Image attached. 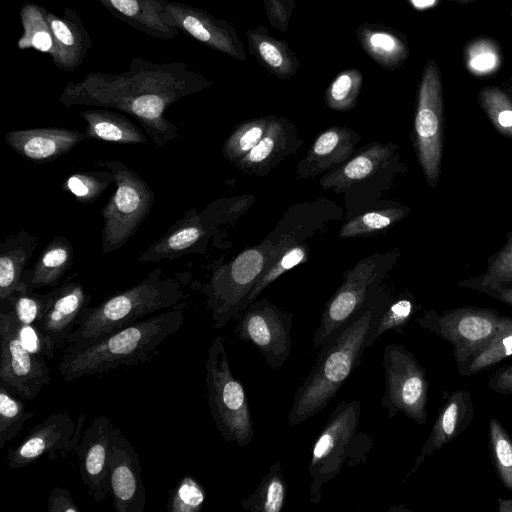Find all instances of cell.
Returning <instances> with one entry per match:
<instances>
[{"instance_id": "obj_11", "label": "cell", "mask_w": 512, "mask_h": 512, "mask_svg": "<svg viewBox=\"0 0 512 512\" xmlns=\"http://www.w3.org/2000/svg\"><path fill=\"white\" fill-rule=\"evenodd\" d=\"M501 318L495 309L466 306L441 314L427 310L416 321L423 329L452 345L456 367L460 370L490 343Z\"/></svg>"}, {"instance_id": "obj_1", "label": "cell", "mask_w": 512, "mask_h": 512, "mask_svg": "<svg viewBox=\"0 0 512 512\" xmlns=\"http://www.w3.org/2000/svg\"><path fill=\"white\" fill-rule=\"evenodd\" d=\"M213 84L184 62L156 63L135 56L128 70L91 72L69 81L58 98L64 107L113 108L134 117L157 146L179 136L177 125L165 116L170 106Z\"/></svg>"}, {"instance_id": "obj_50", "label": "cell", "mask_w": 512, "mask_h": 512, "mask_svg": "<svg viewBox=\"0 0 512 512\" xmlns=\"http://www.w3.org/2000/svg\"><path fill=\"white\" fill-rule=\"evenodd\" d=\"M49 512H79L70 491L65 487H55L48 496Z\"/></svg>"}, {"instance_id": "obj_12", "label": "cell", "mask_w": 512, "mask_h": 512, "mask_svg": "<svg viewBox=\"0 0 512 512\" xmlns=\"http://www.w3.org/2000/svg\"><path fill=\"white\" fill-rule=\"evenodd\" d=\"M43 353L21 341L19 324L7 310L0 312V384L23 400H33L51 382Z\"/></svg>"}, {"instance_id": "obj_51", "label": "cell", "mask_w": 512, "mask_h": 512, "mask_svg": "<svg viewBox=\"0 0 512 512\" xmlns=\"http://www.w3.org/2000/svg\"><path fill=\"white\" fill-rule=\"evenodd\" d=\"M487 385L495 393L502 395L512 394V363L495 369Z\"/></svg>"}, {"instance_id": "obj_43", "label": "cell", "mask_w": 512, "mask_h": 512, "mask_svg": "<svg viewBox=\"0 0 512 512\" xmlns=\"http://www.w3.org/2000/svg\"><path fill=\"white\" fill-rule=\"evenodd\" d=\"M307 256L308 250L305 245L283 246L255 284L244 304V310L256 300L268 285L286 271L305 262Z\"/></svg>"}, {"instance_id": "obj_45", "label": "cell", "mask_w": 512, "mask_h": 512, "mask_svg": "<svg viewBox=\"0 0 512 512\" xmlns=\"http://www.w3.org/2000/svg\"><path fill=\"white\" fill-rule=\"evenodd\" d=\"M46 301L47 293H37L21 283V287L8 299L1 301V305L7 306V311L14 316L20 326L35 327L42 316Z\"/></svg>"}, {"instance_id": "obj_27", "label": "cell", "mask_w": 512, "mask_h": 512, "mask_svg": "<svg viewBox=\"0 0 512 512\" xmlns=\"http://www.w3.org/2000/svg\"><path fill=\"white\" fill-rule=\"evenodd\" d=\"M74 249L63 235L55 236L42 250L29 270H24L21 283L35 290L56 287L73 265Z\"/></svg>"}, {"instance_id": "obj_26", "label": "cell", "mask_w": 512, "mask_h": 512, "mask_svg": "<svg viewBox=\"0 0 512 512\" xmlns=\"http://www.w3.org/2000/svg\"><path fill=\"white\" fill-rule=\"evenodd\" d=\"M114 17L151 37L171 40L179 30L162 18L160 0H97Z\"/></svg>"}, {"instance_id": "obj_40", "label": "cell", "mask_w": 512, "mask_h": 512, "mask_svg": "<svg viewBox=\"0 0 512 512\" xmlns=\"http://www.w3.org/2000/svg\"><path fill=\"white\" fill-rule=\"evenodd\" d=\"M417 309L415 298L409 293H405L394 301L386 303L376 325L371 327L366 341L367 348L371 347L375 340L386 331L394 330L404 335V328Z\"/></svg>"}, {"instance_id": "obj_39", "label": "cell", "mask_w": 512, "mask_h": 512, "mask_svg": "<svg viewBox=\"0 0 512 512\" xmlns=\"http://www.w3.org/2000/svg\"><path fill=\"white\" fill-rule=\"evenodd\" d=\"M488 441L494 470L508 491H512V438L496 418L489 419Z\"/></svg>"}, {"instance_id": "obj_8", "label": "cell", "mask_w": 512, "mask_h": 512, "mask_svg": "<svg viewBox=\"0 0 512 512\" xmlns=\"http://www.w3.org/2000/svg\"><path fill=\"white\" fill-rule=\"evenodd\" d=\"M96 165L111 171L116 185L101 209V250L110 254L123 247L137 232L153 207L155 193L142 177L121 161H97Z\"/></svg>"}, {"instance_id": "obj_46", "label": "cell", "mask_w": 512, "mask_h": 512, "mask_svg": "<svg viewBox=\"0 0 512 512\" xmlns=\"http://www.w3.org/2000/svg\"><path fill=\"white\" fill-rule=\"evenodd\" d=\"M480 103L495 129L512 138V100L498 88H485L479 94Z\"/></svg>"}, {"instance_id": "obj_31", "label": "cell", "mask_w": 512, "mask_h": 512, "mask_svg": "<svg viewBox=\"0 0 512 512\" xmlns=\"http://www.w3.org/2000/svg\"><path fill=\"white\" fill-rule=\"evenodd\" d=\"M87 126L86 139L117 143L144 144L147 137L126 116L108 109H87L80 112Z\"/></svg>"}, {"instance_id": "obj_37", "label": "cell", "mask_w": 512, "mask_h": 512, "mask_svg": "<svg viewBox=\"0 0 512 512\" xmlns=\"http://www.w3.org/2000/svg\"><path fill=\"white\" fill-rule=\"evenodd\" d=\"M408 213L406 207H389L361 214L343 225L340 238L366 237L392 227Z\"/></svg>"}, {"instance_id": "obj_49", "label": "cell", "mask_w": 512, "mask_h": 512, "mask_svg": "<svg viewBox=\"0 0 512 512\" xmlns=\"http://www.w3.org/2000/svg\"><path fill=\"white\" fill-rule=\"evenodd\" d=\"M264 4L270 25L281 32H286L296 7L294 0H264Z\"/></svg>"}, {"instance_id": "obj_38", "label": "cell", "mask_w": 512, "mask_h": 512, "mask_svg": "<svg viewBox=\"0 0 512 512\" xmlns=\"http://www.w3.org/2000/svg\"><path fill=\"white\" fill-rule=\"evenodd\" d=\"M271 118L272 116H264L240 123L223 145L224 157L234 164L242 159L261 140Z\"/></svg>"}, {"instance_id": "obj_6", "label": "cell", "mask_w": 512, "mask_h": 512, "mask_svg": "<svg viewBox=\"0 0 512 512\" xmlns=\"http://www.w3.org/2000/svg\"><path fill=\"white\" fill-rule=\"evenodd\" d=\"M205 382L211 417L226 442L239 447L254 438L252 414L242 383L232 374L224 338L216 337L207 350Z\"/></svg>"}, {"instance_id": "obj_7", "label": "cell", "mask_w": 512, "mask_h": 512, "mask_svg": "<svg viewBox=\"0 0 512 512\" xmlns=\"http://www.w3.org/2000/svg\"><path fill=\"white\" fill-rule=\"evenodd\" d=\"M283 246L263 242L246 249L231 262L215 268L209 282L201 285L216 330L244 310L255 284Z\"/></svg>"}, {"instance_id": "obj_18", "label": "cell", "mask_w": 512, "mask_h": 512, "mask_svg": "<svg viewBox=\"0 0 512 512\" xmlns=\"http://www.w3.org/2000/svg\"><path fill=\"white\" fill-rule=\"evenodd\" d=\"M109 496L117 512H143L146 491L139 455L115 426L108 459Z\"/></svg>"}, {"instance_id": "obj_21", "label": "cell", "mask_w": 512, "mask_h": 512, "mask_svg": "<svg viewBox=\"0 0 512 512\" xmlns=\"http://www.w3.org/2000/svg\"><path fill=\"white\" fill-rule=\"evenodd\" d=\"M86 139L85 133L62 127L12 130L5 142L21 157L36 163L52 162Z\"/></svg>"}, {"instance_id": "obj_19", "label": "cell", "mask_w": 512, "mask_h": 512, "mask_svg": "<svg viewBox=\"0 0 512 512\" xmlns=\"http://www.w3.org/2000/svg\"><path fill=\"white\" fill-rule=\"evenodd\" d=\"M115 426L107 416H95L83 429L75 450L81 480L96 503L109 496L108 459Z\"/></svg>"}, {"instance_id": "obj_17", "label": "cell", "mask_w": 512, "mask_h": 512, "mask_svg": "<svg viewBox=\"0 0 512 512\" xmlns=\"http://www.w3.org/2000/svg\"><path fill=\"white\" fill-rule=\"evenodd\" d=\"M162 18L170 26L209 48L238 60H245L242 42L233 25L217 19L203 9L185 3L160 0Z\"/></svg>"}, {"instance_id": "obj_15", "label": "cell", "mask_w": 512, "mask_h": 512, "mask_svg": "<svg viewBox=\"0 0 512 512\" xmlns=\"http://www.w3.org/2000/svg\"><path fill=\"white\" fill-rule=\"evenodd\" d=\"M85 418L84 412L78 415L76 422L66 411L50 414L35 425L16 447L8 449V467L19 469L43 457L54 460L75 453Z\"/></svg>"}, {"instance_id": "obj_23", "label": "cell", "mask_w": 512, "mask_h": 512, "mask_svg": "<svg viewBox=\"0 0 512 512\" xmlns=\"http://www.w3.org/2000/svg\"><path fill=\"white\" fill-rule=\"evenodd\" d=\"M51 26L56 54L53 64L66 72H74L87 56L92 40L78 14L71 8H64L62 16L46 11Z\"/></svg>"}, {"instance_id": "obj_35", "label": "cell", "mask_w": 512, "mask_h": 512, "mask_svg": "<svg viewBox=\"0 0 512 512\" xmlns=\"http://www.w3.org/2000/svg\"><path fill=\"white\" fill-rule=\"evenodd\" d=\"M512 356V317L502 316L499 328L490 343L460 370L462 377H469L490 370Z\"/></svg>"}, {"instance_id": "obj_44", "label": "cell", "mask_w": 512, "mask_h": 512, "mask_svg": "<svg viewBox=\"0 0 512 512\" xmlns=\"http://www.w3.org/2000/svg\"><path fill=\"white\" fill-rule=\"evenodd\" d=\"M363 84V75L357 69L341 71L328 86L326 105L335 111H349L357 104Z\"/></svg>"}, {"instance_id": "obj_32", "label": "cell", "mask_w": 512, "mask_h": 512, "mask_svg": "<svg viewBox=\"0 0 512 512\" xmlns=\"http://www.w3.org/2000/svg\"><path fill=\"white\" fill-rule=\"evenodd\" d=\"M356 35L369 57L387 70H395L408 56V48L403 39L389 28L365 23L357 28Z\"/></svg>"}, {"instance_id": "obj_16", "label": "cell", "mask_w": 512, "mask_h": 512, "mask_svg": "<svg viewBox=\"0 0 512 512\" xmlns=\"http://www.w3.org/2000/svg\"><path fill=\"white\" fill-rule=\"evenodd\" d=\"M91 295L72 278L47 293L42 316L35 328L40 336L45 356L53 359L56 350L65 345L81 312L89 306Z\"/></svg>"}, {"instance_id": "obj_13", "label": "cell", "mask_w": 512, "mask_h": 512, "mask_svg": "<svg viewBox=\"0 0 512 512\" xmlns=\"http://www.w3.org/2000/svg\"><path fill=\"white\" fill-rule=\"evenodd\" d=\"M443 101L439 71L429 61L419 87L414 119V145L423 174L435 187L441 174L443 149Z\"/></svg>"}, {"instance_id": "obj_34", "label": "cell", "mask_w": 512, "mask_h": 512, "mask_svg": "<svg viewBox=\"0 0 512 512\" xmlns=\"http://www.w3.org/2000/svg\"><path fill=\"white\" fill-rule=\"evenodd\" d=\"M46 11L47 9L33 2H26L21 6L23 32L17 42L20 50L32 48L48 53L51 57L56 54V43Z\"/></svg>"}, {"instance_id": "obj_9", "label": "cell", "mask_w": 512, "mask_h": 512, "mask_svg": "<svg viewBox=\"0 0 512 512\" xmlns=\"http://www.w3.org/2000/svg\"><path fill=\"white\" fill-rule=\"evenodd\" d=\"M397 256V251L377 253L344 273L341 285L323 307L313 336L314 348H321L361 315Z\"/></svg>"}, {"instance_id": "obj_48", "label": "cell", "mask_w": 512, "mask_h": 512, "mask_svg": "<svg viewBox=\"0 0 512 512\" xmlns=\"http://www.w3.org/2000/svg\"><path fill=\"white\" fill-rule=\"evenodd\" d=\"M467 63L474 72L487 73L497 66L498 55L489 43L480 41L469 48Z\"/></svg>"}, {"instance_id": "obj_33", "label": "cell", "mask_w": 512, "mask_h": 512, "mask_svg": "<svg viewBox=\"0 0 512 512\" xmlns=\"http://www.w3.org/2000/svg\"><path fill=\"white\" fill-rule=\"evenodd\" d=\"M287 483L281 462L270 465L254 491L240 505L249 512H281L285 506Z\"/></svg>"}, {"instance_id": "obj_24", "label": "cell", "mask_w": 512, "mask_h": 512, "mask_svg": "<svg viewBox=\"0 0 512 512\" xmlns=\"http://www.w3.org/2000/svg\"><path fill=\"white\" fill-rule=\"evenodd\" d=\"M359 139L356 131L346 127H331L323 131L298 163L297 174L301 178L313 177L344 163Z\"/></svg>"}, {"instance_id": "obj_4", "label": "cell", "mask_w": 512, "mask_h": 512, "mask_svg": "<svg viewBox=\"0 0 512 512\" xmlns=\"http://www.w3.org/2000/svg\"><path fill=\"white\" fill-rule=\"evenodd\" d=\"M187 294L176 277H163L155 268L138 284L116 292L98 305L87 306L65 342L64 352H72L122 329L145 316L184 306Z\"/></svg>"}, {"instance_id": "obj_42", "label": "cell", "mask_w": 512, "mask_h": 512, "mask_svg": "<svg viewBox=\"0 0 512 512\" xmlns=\"http://www.w3.org/2000/svg\"><path fill=\"white\" fill-rule=\"evenodd\" d=\"M114 182L111 171H79L68 176L62 183V190L72 194L81 204L96 201L108 186Z\"/></svg>"}, {"instance_id": "obj_25", "label": "cell", "mask_w": 512, "mask_h": 512, "mask_svg": "<svg viewBox=\"0 0 512 512\" xmlns=\"http://www.w3.org/2000/svg\"><path fill=\"white\" fill-rule=\"evenodd\" d=\"M296 141L292 125L284 118L272 116L261 140L235 165L247 174L265 175L294 150Z\"/></svg>"}, {"instance_id": "obj_5", "label": "cell", "mask_w": 512, "mask_h": 512, "mask_svg": "<svg viewBox=\"0 0 512 512\" xmlns=\"http://www.w3.org/2000/svg\"><path fill=\"white\" fill-rule=\"evenodd\" d=\"M360 414L359 401H341L315 438L308 465L312 504L320 503L323 486L333 480L344 465L351 467L368 457L372 438L358 431Z\"/></svg>"}, {"instance_id": "obj_54", "label": "cell", "mask_w": 512, "mask_h": 512, "mask_svg": "<svg viewBox=\"0 0 512 512\" xmlns=\"http://www.w3.org/2000/svg\"><path fill=\"white\" fill-rule=\"evenodd\" d=\"M411 3L418 9L431 7L437 0H410Z\"/></svg>"}, {"instance_id": "obj_28", "label": "cell", "mask_w": 512, "mask_h": 512, "mask_svg": "<svg viewBox=\"0 0 512 512\" xmlns=\"http://www.w3.org/2000/svg\"><path fill=\"white\" fill-rule=\"evenodd\" d=\"M396 148L394 144H369L348 162L324 175L321 187L339 191L370 177L387 164Z\"/></svg>"}, {"instance_id": "obj_30", "label": "cell", "mask_w": 512, "mask_h": 512, "mask_svg": "<svg viewBox=\"0 0 512 512\" xmlns=\"http://www.w3.org/2000/svg\"><path fill=\"white\" fill-rule=\"evenodd\" d=\"M249 51L268 72L281 80L292 78L300 68L295 53L285 41L274 38L265 26L246 32Z\"/></svg>"}, {"instance_id": "obj_3", "label": "cell", "mask_w": 512, "mask_h": 512, "mask_svg": "<svg viewBox=\"0 0 512 512\" xmlns=\"http://www.w3.org/2000/svg\"><path fill=\"white\" fill-rule=\"evenodd\" d=\"M182 307L141 319L80 349L64 352L58 366L60 376L69 382L152 360L158 347L184 324Z\"/></svg>"}, {"instance_id": "obj_22", "label": "cell", "mask_w": 512, "mask_h": 512, "mask_svg": "<svg viewBox=\"0 0 512 512\" xmlns=\"http://www.w3.org/2000/svg\"><path fill=\"white\" fill-rule=\"evenodd\" d=\"M473 418L474 405L469 391L458 389L450 393L438 408L430 434L405 480L417 472L427 457L463 433Z\"/></svg>"}, {"instance_id": "obj_2", "label": "cell", "mask_w": 512, "mask_h": 512, "mask_svg": "<svg viewBox=\"0 0 512 512\" xmlns=\"http://www.w3.org/2000/svg\"><path fill=\"white\" fill-rule=\"evenodd\" d=\"M374 296L358 318L321 347L310 373L294 394L287 416L289 427L317 415L358 367L371 327L386 305L382 297Z\"/></svg>"}, {"instance_id": "obj_47", "label": "cell", "mask_w": 512, "mask_h": 512, "mask_svg": "<svg viewBox=\"0 0 512 512\" xmlns=\"http://www.w3.org/2000/svg\"><path fill=\"white\" fill-rule=\"evenodd\" d=\"M205 500L204 487L193 476L186 475L171 491L167 508L170 512H199Z\"/></svg>"}, {"instance_id": "obj_53", "label": "cell", "mask_w": 512, "mask_h": 512, "mask_svg": "<svg viewBox=\"0 0 512 512\" xmlns=\"http://www.w3.org/2000/svg\"><path fill=\"white\" fill-rule=\"evenodd\" d=\"M498 511L499 512H512V498L502 499L498 498Z\"/></svg>"}, {"instance_id": "obj_14", "label": "cell", "mask_w": 512, "mask_h": 512, "mask_svg": "<svg viewBox=\"0 0 512 512\" xmlns=\"http://www.w3.org/2000/svg\"><path fill=\"white\" fill-rule=\"evenodd\" d=\"M237 338L254 344L266 365L280 370L292 348L293 315L267 299L253 301L238 315Z\"/></svg>"}, {"instance_id": "obj_20", "label": "cell", "mask_w": 512, "mask_h": 512, "mask_svg": "<svg viewBox=\"0 0 512 512\" xmlns=\"http://www.w3.org/2000/svg\"><path fill=\"white\" fill-rule=\"evenodd\" d=\"M205 212L195 208L171 225L167 232L151 244L137 262L171 261L191 253H201L209 238L210 227Z\"/></svg>"}, {"instance_id": "obj_36", "label": "cell", "mask_w": 512, "mask_h": 512, "mask_svg": "<svg viewBox=\"0 0 512 512\" xmlns=\"http://www.w3.org/2000/svg\"><path fill=\"white\" fill-rule=\"evenodd\" d=\"M457 285L478 292L488 288L512 285V232L507 233L505 245L489 258L484 273L462 280Z\"/></svg>"}, {"instance_id": "obj_52", "label": "cell", "mask_w": 512, "mask_h": 512, "mask_svg": "<svg viewBox=\"0 0 512 512\" xmlns=\"http://www.w3.org/2000/svg\"><path fill=\"white\" fill-rule=\"evenodd\" d=\"M481 293L512 306V285L484 289Z\"/></svg>"}, {"instance_id": "obj_41", "label": "cell", "mask_w": 512, "mask_h": 512, "mask_svg": "<svg viewBox=\"0 0 512 512\" xmlns=\"http://www.w3.org/2000/svg\"><path fill=\"white\" fill-rule=\"evenodd\" d=\"M33 417L23 399L0 384V450L14 439Z\"/></svg>"}, {"instance_id": "obj_10", "label": "cell", "mask_w": 512, "mask_h": 512, "mask_svg": "<svg viewBox=\"0 0 512 512\" xmlns=\"http://www.w3.org/2000/svg\"><path fill=\"white\" fill-rule=\"evenodd\" d=\"M382 365L385 390L380 405L386 410V417L391 419L403 413L419 425L426 424L429 390L426 369L401 344L385 346Z\"/></svg>"}, {"instance_id": "obj_29", "label": "cell", "mask_w": 512, "mask_h": 512, "mask_svg": "<svg viewBox=\"0 0 512 512\" xmlns=\"http://www.w3.org/2000/svg\"><path fill=\"white\" fill-rule=\"evenodd\" d=\"M37 245L38 238L24 230L0 243V301H5L21 287L25 266Z\"/></svg>"}]
</instances>
